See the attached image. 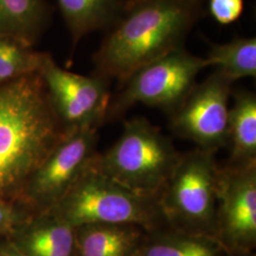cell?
<instances>
[{
    "mask_svg": "<svg viewBox=\"0 0 256 256\" xmlns=\"http://www.w3.org/2000/svg\"><path fill=\"white\" fill-rule=\"evenodd\" d=\"M66 133L38 72L0 84V202L18 203L30 176Z\"/></svg>",
    "mask_w": 256,
    "mask_h": 256,
    "instance_id": "6da1fadb",
    "label": "cell"
},
{
    "mask_svg": "<svg viewBox=\"0 0 256 256\" xmlns=\"http://www.w3.org/2000/svg\"><path fill=\"white\" fill-rule=\"evenodd\" d=\"M203 0H134L106 30L94 74L122 86L140 68L184 46L203 14Z\"/></svg>",
    "mask_w": 256,
    "mask_h": 256,
    "instance_id": "7a4b0ae2",
    "label": "cell"
},
{
    "mask_svg": "<svg viewBox=\"0 0 256 256\" xmlns=\"http://www.w3.org/2000/svg\"><path fill=\"white\" fill-rule=\"evenodd\" d=\"M94 158L52 212L74 228L97 223L131 224L151 232L167 226L158 198L129 190L101 172Z\"/></svg>",
    "mask_w": 256,
    "mask_h": 256,
    "instance_id": "3957f363",
    "label": "cell"
},
{
    "mask_svg": "<svg viewBox=\"0 0 256 256\" xmlns=\"http://www.w3.org/2000/svg\"><path fill=\"white\" fill-rule=\"evenodd\" d=\"M182 154L144 117L124 122L119 140L94 158L104 174L133 192L160 198Z\"/></svg>",
    "mask_w": 256,
    "mask_h": 256,
    "instance_id": "277c9868",
    "label": "cell"
},
{
    "mask_svg": "<svg viewBox=\"0 0 256 256\" xmlns=\"http://www.w3.org/2000/svg\"><path fill=\"white\" fill-rule=\"evenodd\" d=\"M214 156L200 148L182 154L158 198L167 226L216 238L220 166Z\"/></svg>",
    "mask_w": 256,
    "mask_h": 256,
    "instance_id": "5b68a950",
    "label": "cell"
},
{
    "mask_svg": "<svg viewBox=\"0 0 256 256\" xmlns=\"http://www.w3.org/2000/svg\"><path fill=\"white\" fill-rule=\"evenodd\" d=\"M205 68V58L192 54L184 46L156 59L137 70L111 98L106 120L122 117L138 104L170 115L194 88Z\"/></svg>",
    "mask_w": 256,
    "mask_h": 256,
    "instance_id": "8992f818",
    "label": "cell"
},
{
    "mask_svg": "<svg viewBox=\"0 0 256 256\" xmlns=\"http://www.w3.org/2000/svg\"><path fill=\"white\" fill-rule=\"evenodd\" d=\"M97 132H68L30 176L16 206L30 216L54 210L97 154Z\"/></svg>",
    "mask_w": 256,
    "mask_h": 256,
    "instance_id": "52a82bcc",
    "label": "cell"
},
{
    "mask_svg": "<svg viewBox=\"0 0 256 256\" xmlns=\"http://www.w3.org/2000/svg\"><path fill=\"white\" fill-rule=\"evenodd\" d=\"M57 117L66 132L99 129L106 122L111 101L110 80L64 70L42 52L38 70Z\"/></svg>",
    "mask_w": 256,
    "mask_h": 256,
    "instance_id": "ba28073f",
    "label": "cell"
},
{
    "mask_svg": "<svg viewBox=\"0 0 256 256\" xmlns=\"http://www.w3.org/2000/svg\"><path fill=\"white\" fill-rule=\"evenodd\" d=\"M232 84L218 70L200 84H196L170 114L172 131L196 144V148L214 154L227 146Z\"/></svg>",
    "mask_w": 256,
    "mask_h": 256,
    "instance_id": "9c48e42d",
    "label": "cell"
},
{
    "mask_svg": "<svg viewBox=\"0 0 256 256\" xmlns=\"http://www.w3.org/2000/svg\"><path fill=\"white\" fill-rule=\"evenodd\" d=\"M216 239L227 252L256 247V162L220 167Z\"/></svg>",
    "mask_w": 256,
    "mask_h": 256,
    "instance_id": "30bf717a",
    "label": "cell"
},
{
    "mask_svg": "<svg viewBox=\"0 0 256 256\" xmlns=\"http://www.w3.org/2000/svg\"><path fill=\"white\" fill-rule=\"evenodd\" d=\"M5 238L27 256H76L75 228L52 212L28 218Z\"/></svg>",
    "mask_w": 256,
    "mask_h": 256,
    "instance_id": "8fae6325",
    "label": "cell"
},
{
    "mask_svg": "<svg viewBox=\"0 0 256 256\" xmlns=\"http://www.w3.org/2000/svg\"><path fill=\"white\" fill-rule=\"evenodd\" d=\"M146 230L131 224H86L75 228L76 256H140Z\"/></svg>",
    "mask_w": 256,
    "mask_h": 256,
    "instance_id": "7c38bea8",
    "label": "cell"
},
{
    "mask_svg": "<svg viewBox=\"0 0 256 256\" xmlns=\"http://www.w3.org/2000/svg\"><path fill=\"white\" fill-rule=\"evenodd\" d=\"M128 3V0H58L74 46L93 32L110 28Z\"/></svg>",
    "mask_w": 256,
    "mask_h": 256,
    "instance_id": "4fadbf2b",
    "label": "cell"
},
{
    "mask_svg": "<svg viewBox=\"0 0 256 256\" xmlns=\"http://www.w3.org/2000/svg\"><path fill=\"white\" fill-rule=\"evenodd\" d=\"M230 106L228 144L230 146V164L256 162V97L248 90L232 94Z\"/></svg>",
    "mask_w": 256,
    "mask_h": 256,
    "instance_id": "5bb4252c",
    "label": "cell"
},
{
    "mask_svg": "<svg viewBox=\"0 0 256 256\" xmlns=\"http://www.w3.org/2000/svg\"><path fill=\"white\" fill-rule=\"evenodd\" d=\"M214 238L164 226L146 232L140 256H226Z\"/></svg>",
    "mask_w": 256,
    "mask_h": 256,
    "instance_id": "9a60e30c",
    "label": "cell"
},
{
    "mask_svg": "<svg viewBox=\"0 0 256 256\" xmlns=\"http://www.w3.org/2000/svg\"><path fill=\"white\" fill-rule=\"evenodd\" d=\"M45 0H0V34L34 46L46 28Z\"/></svg>",
    "mask_w": 256,
    "mask_h": 256,
    "instance_id": "2e32d148",
    "label": "cell"
},
{
    "mask_svg": "<svg viewBox=\"0 0 256 256\" xmlns=\"http://www.w3.org/2000/svg\"><path fill=\"white\" fill-rule=\"evenodd\" d=\"M208 66L232 82L256 76V38L238 37L224 44H212L207 57Z\"/></svg>",
    "mask_w": 256,
    "mask_h": 256,
    "instance_id": "e0dca14e",
    "label": "cell"
},
{
    "mask_svg": "<svg viewBox=\"0 0 256 256\" xmlns=\"http://www.w3.org/2000/svg\"><path fill=\"white\" fill-rule=\"evenodd\" d=\"M42 52L16 38L0 34V84L38 72Z\"/></svg>",
    "mask_w": 256,
    "mask_h": 256,
    "instance_id": "ac0fdd59",
    "label": "cell"
},
{
    "mask_svg": "<svg viewBox=\"0 0 256 256\" xmlns=\"http://www.w3.org/2000/svg\"><path fill=\"white\" fill-rule=\"evenodd\" d=\"M209 12L220 25H230L240 18L244 0H209Z\"/></svg>",
    "mask_w": 256,
    "mask_h": 256,
    "instance_id": "d6986e66",
    "label": "cell"
},
{
    "mask_svg": "<svg viewBox=\"0 0 256 256\" xmlns=\"http://www.w3.org/2000/svg\"><path fill=\"white\" fill-rule=\"evenodd\" d=\"M28 218L30 216L18 206L0 202V236H8L12 230Z\"/></svg>",
    "mask_w": 256,
    "mask_h": 256,
    "instance_id": "ffe728a7",
    "label": "cell"
},
{
    "mask_svg": "<svg viewBox=\"0 0 256 256\" xmlns=\"http://www.w3.org/2000/svg\"><path fill=\"white\" fill-rule=\"evenodd\" d=\"M0 256H27L5 236L0 238Z\"/></svg>",
    "mask_w": 256,
    "mask_h": 256,
    "instance_id": "44dd1931",
    "label": "cell"
},
{
    "mask_svg": "<svg viewBox=\"0 0 256 256\" xmlns=\"http://www.w3.org/2000/svg\"><path fill=\"white\" fill-rule=\"evenodd\" d=\"M226 256H256L254 252H227Z\"/></svg>",
    "mask_w": 256,
    "mask_h": 256,
    "instance_id": "7402d4cb",
    "label": "cell"
},
{
    "mask_svg": "<svg viewBox=\"0 0 256 256\" xmlns=\"http://www.w3.org/2000/svg\"><path fill=\"white\" fill-rule=\"evenodd\" d=\"M128 1H134V0H128Z\"/></svg>",
    "mask_w": 256,
    "mask_h": 256,
    "instance_id": "603a6c76",
    "label": "cell"
},
{
    "mask_svg": "<svg viewBox=\"0 0 256 256\" xmlns=\"http://www.w3.org/2000/svg\"><path fill=\"white\" fill-rule=\"evenodd\" d=\"M3 238V236H0V238Z\"/></svg>",
    "mask_w": 256,
    "mask_h": 256,
    "instance_id": "cb8c5ba5",
    "label": "cell"
}]
</instances>
